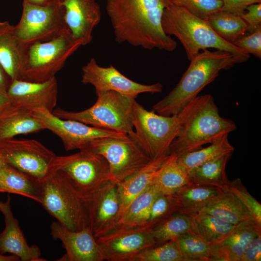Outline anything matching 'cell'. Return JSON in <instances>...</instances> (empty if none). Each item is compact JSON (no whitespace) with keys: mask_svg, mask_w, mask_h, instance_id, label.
<instances>
[{"mask_svg":"<svg viewBox=\"0 0 261 261\" xmlns=\"http://www.w3.org/2000/svg\"><path fill=\"white\" fill-rule=\"evenodd\" d=\"M171 3V0H106L116 41L148 50L174 51L177 43L162 27L163 12Z\"/></svg>","mask_w":261,"mask_h":261,"instance_id":"1","label":"cell"},{"mask_svg":"<svg viewBox=\"0 0 261 261\" xmlns=\"http://www.w3.org/2000/svg\"><path fill=\"white\" fill-rule=\"evenodd\" d=\"M176 115L178 130L168 155L174 154L179 157L198 150L236 129L233 121L220 116L210 94L197 96Z\"/></svg>","mask_w":261,"mask_h":261,"instance_id":"2","label":"cell"},{"mask_svg":"<svg viewBox=\"0 0 261 261\" xmlns=\"http://www.w3.org/2000/svg\"><path fill=\"white\" fill-rule=\"evenodd\" d=\"M177 85L164 98L155 104L152 111L160 115H177L190 101L218 76L236 63L232 54L217 50H203L190 60Z\"/></svg>","mask_w":261,"mask_h":261,"instance_id":"3","label":"cell"},{"mask_svg":"<svg viewBox=\"0 0 261 261\" xmlns=\"http://www.w3.org/2000/svg\"><path fill=\"white\" fill-rule=\"evenodd\" d=\"M162 27L166 34L174 35L179 40L189 61L200 50L210 48L231 53L236 63L245 62L250 57L245 50L218 36L204 19L173 3L164 10Z\"/></svg>","mask_w":261,"mask_h":261,"instance_id":"4","label":"cell"},{"mask_svg":"<svg viewBox=\"0 0 261 261\" xmlns=\"http://www.w3.org/2000/svg\"><path fill=\"white\" fill-rule=\"evenodd\" d=\"M41 181V204L51 216L72 231L88 226L83 199L63 172L50 170Z\"/></svg>","mask_w":261,"mask_h":261,"instance_id":"5","label":"cell"},{"mask_svg":"<svg viewBox=\"0 0 261 261\" xmlns=\"http://www.w3.org/2000/svg\"><path fill=\"white\" fill-rule=\"evenodd\" d=\"M97 99L90 108L79 112L61 108L52 113L59 118L74 120L94 127L122 132H134L131 118L135 99L116 92L108 91L96 94Z\"/></svg>","mask_w":261,"mask_h":261,"instance_id":"6","label":"cell"},{"mask_svg":"<svg viewBox=\"0 0 261 261\" xmlns=\"http://www.w3.org/2000/svg\"><path fill=\"white\" fill-rule=\"evenodd\" d=\"M80 44L66 29L54 39L26 47L19 80L40 83L55 77Z\"/></svg>","mask_w":261,"mask_h":261,"instance_id":"7","label":"cell"},{"mask_svg":"<svg viewBox=\"0 0 261 261\" xmlns=\"http://www.w3.org/2000/svg\"><path fill=\"white\" fill-rule=\"evenodd\" d=\"M132 136L151 160L167 156L178 130L177 115L165 116L146 110L135 100L131 118Z\"/></svg>","mask_w":261,"mask_h":261,"instance_id":"8","label":"cell"},{"mask_svg":"<svg viewBox=\"0 0 261 261\" xmlns=\"http://www.w3.org/2000/svg\"><path fill=\"white\" fill-rule=\"evenodd\" d=\"M50 170L63 172L82 199L90 196L106 181L116 180L105 159L86 150L67 156H56Z\"/></svg>","mask_w":261,"mask_h":261,"instance_id":"9","label":"cell"},{"mask_svg":"<svg viewBox=\"0 0 261 261\" xmlns=\"http://www.w3.org/2000/svg\"><path fill=\"white\" fill-rule=\"evenodd\" d=\"M61 4L36 5L25 1L14 31L24 49L35 43L50 41L68 29Z\"/></svg>","mask_w":261,"mask_h":261,"instance_id":"10","label":"cell"},{"mask_svg":"<svg viewBox=\"0 0 261 261\" xmlns=\"http://www.w3.org/2000/svg\"><path fill=\"white\" fill-rule=\"evenodd\" d=\"M81 150L102 155L107 160L114 178L122 181L132 175L151 160L132 136L94 140Z\"/></svg>","mask_w":261,"mask_h":261,"instance_id":"11","label":"cell"},{"mask_svg":"<svg viewBox=\"0 0 261 261\" xmlns=\"http://www.w3.org/2000/svg\"><path fill=\"white\" fill-rule=\"evenodd\" d=\"M32 114L44 130H50L61 139L66 151L81 150L87 144L99 139L129 136L127 134L94 127L76 120L61 119L44 108H36Z\"/></svg>","mask_w":261,"mask_h":261,"instance_id":"12","label":"cell"},{"mask_svg":"<svg viewBox=\"0 0 261 261\" xmlns=\"http://www.w3.org/2000/svg\"><path fill=\"white\" fill-rule=\"evenodd\" d=\"M0 155L6 163L40 180L47 174L56 157L41 143L32 139L0 141Z\"/></svg>","mask_w":261,"mask_h":261,"instance_id":"13","label":"cell"},{"mask_svg":"<svg viewBox=\"0 0 261 261\" xmlns=\"http://www.w3.org/2000/svg\"><path fill=\"white\" fill-rule=\"evenodd\" d=\"M82 70V83L92 85L96 94L113 91L135 99L141 93L153 94L162 91L163 86L160 83L145 85L135 82L122 74L112 65L107 67L100 66L94 58H91Z\"/></svg>","mask_w":261,"mask_h":261,"instance_id":"14","label":"cell"},{"mask_svg":"<svg viewBox=\"0 0 261 261\" xmlns=\"http://www.w3.org/2000/svg\"><path fill=\"white\" fill-rule=\"evenodd\" d=\"M118 182L108 180L90 196L82 199L88 226L96 239L104 235L117 221L120 210Z\"/></svg>","mask_w":261,"mask_h":261,"instance_id":"15","label":"cell"},{"mask_svg":"<svg viewBox=\"0 0 261 261\" xmlns=\"http://www.w3.org/2000/svg\"><path fill=\"white\" fill-rule=\"evenodd\" d=\"M58 83L56 77L40 83L21 80L12 81L7 93L17 109L32 112L44 108L53 112L57 103Z\"/></svg>","mask_w":261,"mask_h":261,"instance_id":"16","label":"cell"},{"mask_svg":"<svg viewBox=\"0 0 261 261\" xmlns=\"http://www.w3.org/2000/svg\"><path fill=\"white\" fill-rule=\"evenodd\" d=\"M50 230L52 237L60 240L66 250L65 255L60 260L104 261L101 246L88 226L80 231H72L57 221L52 223Z\"/></svg>","mask_w":261,"mask_h":261,"instance_id":"17","label":"cell"},{"mask_svg":"<svg viewBox=\"0 0 261 261\" xmlns=\"http://www.w3.org/2000/svg\"><path fill=\"white\" fill-rule=\"evenodd\" d=\"M64 18L73 38L81 46L89 44L93 31L101 20V8L96 0H63Z\"/></svg>","mask_w":261,"mask_h":261,"instance_id":"18","label":"cell"},{"mask_svg":"<svg viewBox=\"0 0 261 261\" xmlns=\"http://www.w3.org/2000/svg\"><path fill=\"white\" fill-rule=\"evenodd\" d=\"M104 260L133 261L141 251L156 246L151 231L136 230L96 239Z\"/></svg>","mask_w":261,"mask_h":261,"instance_id":"19","label":"cell"},{"mask_svg":"<svg viewBox=\"0 0 261 261\" xmlns=\"http://www.w3.org/2000/svg\"><path fill=\"white\" fill-rule=\"evenodd\" d=\"M0 212L3 215L5 228L0 233V253L17 256L22 261H44L41 252L35 245L29 246L21 230L18 220L11 209V198L0 201Z\"/></svg>","mask_w":261,"mask_h":261,"instance_id":"20","label":"cell"},{"mask_svg":"<svg viewBox=\"0 0 261 261\" xmlns=\"http://www.w3.org/2000/svg\"><path fill=\"white\" fill-rule=\"evenodd\" d=\"M261 234V226L254 219L236 225L221 241L210 245L211 261H240L248 244Z\"/></svg>","mask_w":261,"mask_h":261,"instance_id":"21","label":"cell"},{"mask_svg":"<svg viewBox=\"0 0 261 261\" xmlns=\"http://www.w3.org/2000/svg\"><path fill=\"white\" fill-rule=\"evenodd\" d=\"M160 193L157 187L153 184L130 203L117 221L100 237L145 229L151 204Z\"/></svg>","mask_w":261,"mask_h":261,"instance_id":"22","label":"cell"},{"mask_svg":"<svg viewBox=\"0 0 261 261\" xmlns=\"http://www.w3.org/2000/svg\"><path fill=\"white\" fill-rule=\"evenodd\" d=\"M167 156H164L150 161L132 175L118 182L120 210L116 222L125 213L130 203L153 184L154 180L159 172L160 168Z\"/></svg>","mask_w":261,"mask_h":261,"instance_id":"23","label":"cell"},{"mask_svg":"<svg viewBox=\"0 0 261 261\" xmlns=\"http://www.w3.org/2000/svg\"><path fill=\"white\" fill-rule=\"evenodd\" d=\"M0 193L18 194L41 203L42 181L4 161L0 165Z\"/></svg>","mask_w":261,"mask_h":261,"instance_id":"24","label":"cell"},{"mask_svg":"<svg viewBox=\"0 0 261 261\" xmlns=\"http://www.w3.org/2000/svg\"><path fill=\"white\" fill-rule=\"evenodd\" d=\"M25 49L15 36L14 26L0 21V63L11 81L19 80Z\"/></svg>","mask_w":261,"mask_h":261,"instance_id":"25","label":"cell"},{"mask_svg":"<svg viewBox=\"0 0 261 261\" xmlns=\"http://www.w3.org/2000/svg\"><path fill=\"white\" fill-rule=\"evenodd\" d=\"M199 212L206 213L236 226L253 219L237 197L227 190H222Z\"/></svg>","mask_w":261,"mask_h":261,"instance_id":"26","label":"cell"},{"mask_svg":"<svg viewBox=\"0 0 261 261\" xmlns=\"http://www.w3.org/2000/svg\"><path fill=\"white\" fill-rule=\"evenodd\" d=\"M222 190L192 183L188 184L172 194L176 212L188 216L197 213Z\"/></svg>","mask_w":261,"mask_h":261,"instance_id":"27","label":"cell"},{"mask_svg":"<svg viewBox=\"0 0 261 261\" xmlns=\"http://www.w3.org/2000/svg\"><path fill=\"white\" fill-rule=\"evenodd\" d=\"M232 154L204 163L188 172L191 183L200 186L227 190L229 180L226 174V166Z\"/></svg>","mask_w":261,"mask_h":261,"instance_id":"28","label":"cell"},{"mask_svg":"<svg viewBox=\"0 0 261 261\" xmlns=\"http://www.w3.org/2000/svg\"><path fill=\"white\" fill-rule=\"evenodd\" d=\"M190 183L188 172L179 163L178 157L170 154L161 164L153 184L161 193L173 194Z\"/></svg>","mask_w":261,"mask_h":261,"instance_id":"29","label":"cell"},{"mask_svg":"<svg viewBox=\"0 0 261 261\" xmlns=\"http://www.w3.org/2000/svg\"><path fill=\"white\" fill-rule=\"evenodd\" d=\"M189 217L191 231L210 245L221 241L235 226L206 213L198 212Z\"/></svg>","mask_w":261,"mask_h":261,"instance_id":"30","label":"cell"},{"mask_svg":"<svg viewBox=\"0 0 261 261\" xmlns=\"http://www.w3.org/2000/svg\"><path fill=\"white\" fill-rule=\"evenodd\" d=\"M204 19L218 36L232 44L247 32L246 23L237 14L219 11Z\"/></svg>","mask_w":261,"mask_h":261,"instance_id":"31","label":"cell"},{"mask_svg":"<svg viewBox=\"0 0 261 261\" xmlns=\"http://www.w3.org/2000/svg\"><path fill=\"white\" fill-rule=\"evenodd\" d=\"M44 130L32 112L18 110L0 119V141Z\"/></svg>","mask_w":261,"mask_h":261,"instance_id":"32","label":"cell"},{"mask_svg":"<svg viewBox=\"0 0 261 261\" xmlns=\"http://www.w3.org/2000/svg\"><path fill=\"white\" fill-rule=\"evenodd\" d=\"M228 135H224L206 147H202L178 157L179 163L188 172L202 164L227 154H232L234 148L229 141Z\"/></svg>","mask_w":261,"mask_h":261,"instance_id":"33","label":"cell"},{"mask_svg":"<svg viewBox=\"0 0 261 261\" xmlns=\"http://www.w3.org/2000/svg\"><path fill=\"white\" fill-rule=\"evenodd\" d=\"M156 246L191 231L189 216L176 212L151 230Z\"/></svg>","mask_w":261,"mask_h":261,"instance_id":"34","label":"cell"},{"mask_svg":"<svg viewBox=\"0 0 261 261\" xmlns=\"http://www.w3.org/2000/svg\"><path fill=\"white\" fill-rule=\"evenodd\" d=\"M175 239L185 261H211L210 245L192 232L185 233Z\"/></svg>","mask_w":261,"mask_h":261,"instance_id":"35","label":"cell"},{"mask_svg":"<svg viewBox=\"0 0 261 261\" xmlns=\"http://www.w3.org/2000/svg\"><path fill=\"white\" fill-rule=\"evenodd\" d=\"M133 261H185L175 239L146 248Z\"/></svg>","mask_w":261,"mask_h":261,"instance_id":"36","label":"cell"},{"mask_svg":"<svg viewBox=\"0 0 261 261\" xmlns=\"http://www.w3.org/2000/svg\"><path fill=\"white\" fill-rule=\"evenodd\" d=\"M176 212V210L172 194L160 193L151 204L145 229L151 230Z\"/></svg>","mask_w":261,"mask_h":261,"instance_id":"37","label":"cell"},{"mask_svg":"<svg viewBox=\"0 0 261 261\" xmlns=\"http://www.w3.org/2000/svg\"><path fill=\"white\" fill-rule=\"evenodd\" d=\"M228 189L237 197L253 219L261 226V204L248 192L241 179L229 181Z\"/></svg>","mask_w":261,"mask_h":261,"instance_id":"38","label":"cell"},{"mask_svg":"<svg viewBox=\"0 0 261 261\" xmlns=\"http://www.w3.org/2000/svg\"><path fill=\"white\" fill-rule=\"evenodd\" d=\"M172 3L182 7L202 19L220 11L222 0H171Z\"/></svg>","mask_w":261,"mask_h":261,"instance_id":"39","label":"cell"},{"mask_svg":"<svg viewBox=\"0 0 261 261\" xmlns=\"http://www.w3.org/2000/svg\"><path fill=\"white\" fill-rule=\"evenodd\" d=\"M237 47L245 50L249 55L261 59V26L248 35L241 38L233 44Z\"/></svg>","mask_w":261,"mask_h":261,"instance_id":"40","label":"cell"},{"mask_svg":"<svg viewBox=\"0 0 261 261\" xmlns=\"http://www.w3.org/2000/svg\"><path fill=\"white\" fill-rule=\"evenodd\" d=\"M246 10L240 15L247 25V32L251 33L261 26V3L250 5Z\"/></svg>","mask_w":261,"mask_h":261,"instance_id":"41","label":"cell"},{"mask_svg":"<svg viewBox=\"0 0 261 261\" xmlns=\"http://www.w3.org/2000/svg\"><path fill=\"white\" fill-rule=\"evenodd\" d=\"M222 6L220 11L240 15L246 11L250 5L261 3V0H222Z\"/></svg>","mask_w":261,"mask_h":261,"instance_id":"42","label":"cell"},{"mask_svg":"<svg viewBox=\"0 0 261 261\" xmlns=\"http://www.w3.org/2000/svg\"><path fill=\"white\" fill-rule=\"evenodd\" d=\"M261 261V234L254 237L246 246L240 261Z\"/></svg>","mask_w":261,"mask_h":261,"instance_id":"43","label":"cell"},{"mask_svg":"<svg viewBox=\"0 0 261 261\" xmlns=\"http://www.w3.org/2000/svg\"><path fill=\"white\" fill-rule=\"evenodd\" d=\"M20 110L15 107L7 92L0 90V119Z\"/></svg>","mask_w":261,"mask_h":261,"instance_id":"44","label":"cell"},{"mask_svg":"<svg viewBox=\"0 0 261 261\" xmlns=\"http://www.w3.org/2000/svg\"><path fill=\"white\" fill-rule=\"evenodd\" d=\"M11 81L0 63V90L7 92Z\"/></svg>","mask_w":261,"mask_h":261,"instance_id":"45","label":"cell"},{"mask_svg":"<svg viewBox=\"0 0 261 261\" xmlns=\"http://www.w3.org/2000/svg\"><path fill=\"white\" fill-rule=\"evenodd\" d=\"M62 1L63 0H23V1L36 5H47L54 3L62 4Z\"/></svg>","mask_w":261,"mask_h":261,"instance_id":"46","label":"cell"},{"mask_svg":"<svg viewBox=\"0 0 261 261\" xmlns=\"http://www.w3.org/2000/svg\"><path fill=\"white\" fill-rule=\"evenodd\" d=\"M20 259L16 255L11 254L5 255L0 253V261H19Z\"/></svg>","mask_w":261,"mask_h":261,"instance_id":"47","label":"cell"},{"mask_svg":"<svg viewBox=\"0 0 261 261\" xmlns=\"http://www.w3.org/2000/svg\"><path fill=\"white\" fill-rule=\"evenodd\" d=\"M4 162L2 158L0 155V165Z\"/></svg>","mask_w":261,"mask_h":261,"instance_id":"48","label":"cell"}]
</instances>
